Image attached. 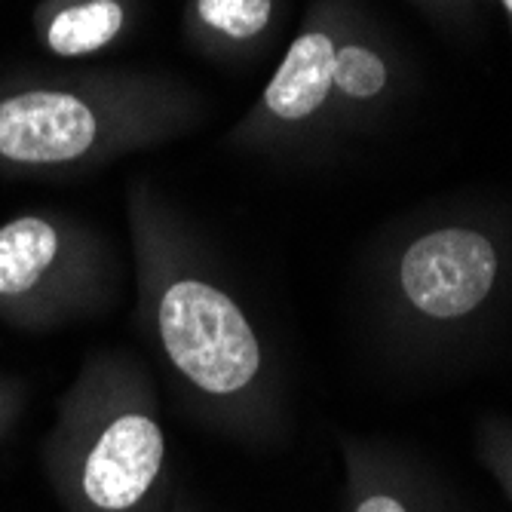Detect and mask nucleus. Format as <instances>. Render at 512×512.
I'll list each match as a JSON object with an SVG mask.
<instances>
[{"instance_id": "obj_8", "label": "nucleus", "mask_w": 512, "mask_h": 512, "mask_svg": "<svg viewBox=\"0 0 512 512\" xmlns=\"http://www.w3.org/2000/svg\"><path fill=\"white\" fill-rule=\"evenodd\" d=\"M142 0H37L31 31L40 50L59 62H86L129 40Z\"/></svg>"}, {"instance_id": "obj_12", "label": "nucleus", "mask_w": 512, "mask_h": 512, "mask_svg": "<svg viewBox=\"0 0 512 512\" xmlns=\"http://www.w3.org/2000/svg\"><path fill=\"white\" fill-rule=\"evenodd\" d=\"M172 512H194V506H191L188 500H178V503L172 506Z\"/></svg>"}, {"instance_id": "obj_7", "label": "nucleus", "mask_w": 512, "mask_h": 512, "mask_svg": "<svg viewBox=\"0 0 512 512\" xmlns=\"http://www.w3.org/2000/svg\"><path fill=\"white\" fill-rule=\"evenodd\" d=\"M283 22V0H184L181 37L212 65H255Z\"/></svg>"}, {"instance_id": "obj_15", "label": "nucleus", "mask_w": 512, "mask_h": 512, "mask_svg": "<svg viewBox=\"0 0 512 512\" xmlns=\"http://www.w3.org/2000/svg\"><path fill=\"white\" fill-rule=\"evenodd\" d=\"M509 479H512V467H509Z\"/></svg>"}, {"instance_id": "obj_10", "label": "nucleus", "mask_w": 512, "mask_h": 512, "mask_svg": "<svg viewBox=\"0 0 512 512\" xmlns=\"http://www.w3.org/2000/svg\"><path fill=\"white\" fill-rule=\"evenodd\" d=\"M28 399H31L28 381L10 375V371H0V445L19 427V421L28 411Z\"/></svg>"}, {"instance_id": "obj_2", "label": "nucleus", "mask_w": 512, "mask_h": 512, "mask_svg": "<svg viewBox=\"0 0 512 512\" xmlns=\"http://www.w3.org/2000/svg\"><path fill=\"white\" fill-rule=\"evenodd\" d=\"M203 120V92L166 71L13 68L0 74V178H83Z\"/></svg>"}, {"instance_id": "obj_1", "label": "nucleus", "mask_w": 512, "mask_h": 512, "mask_svg": "<svg viewBox=\"0 0 512 512\" xmlns=\"http://www.w3.org/2000/svg\"><path fill=\"white\" fill-rule=\"evenodd\" d=\"M126 227L138 329L203 424L270 445L283 402L270 350L197 227L154 181L132 178Z\"/></svg>"}, {"instance_id": "obj_14", "label": "nucleus", "mask_w": 512, "mask_h": 512, "mask_svg": "<svg viewBox=\"0 0 512 512\" xmlns=\"http://www.w3.org/2000/svg\"><path fill=\"white\" fill-rule=\"evenodd\" d=\"M430 4H439V7H451V4H457V0H430Z\"/></svg>"}, {"instance_id": "obj_4", "label": "nucleus", "mask_w": 512, "mask_h": 512, "mask_svg": "<svg viewBox=\"0 0 512 512\" xmlns=\"http://www.w3.org/2000/svg\"><path fill=\"white\" fill-rule=\"evenodd\" d=\"M117 298L108 240L62 209H25L0 224V322L22 335L105 316Z\"/></svg>"}, {"instance_id": "obj_3", "label": "nucleus", "mask_w": 512, "mask_h": 512, "mask_svg": "<svg viewBox=\"0 0 512 512\" xmlns=\"http://www.w3.org/2000/svg\"><path fill=\"white\" fill-rule=\"evenodd\" d=\"M62 512H163L169 439L148 365L129 350L86 353L40 442Z\"/></svg>"}, {"instance_id": "obj_13", "label": "nucleus", "mask_w": 512, "mask_h": 512, "mask_svg": "<svg viewBox=\"0 0 512 512\" xmlns=\"http://www.w3.org/2000/svg\"><path fill=\"white\" fill-rule=\"evenodd\" d=\"M500 4H503L506 16H509V22H512V0H500Z\"/></svg>"}, {"instance_id": "obj_9", "label": "nucleus", "mask_w": 512, "mask_h": 512, "mask_svg": "<svg viewBox=\"0 0 512 512\" xmlns=\"http://www.w3.org/2000/svg\"><path fill=\"white\" fill-rule=\"evenodd\" d=\"M393 86L390 59L375 43L362 34H350L344 28L338 53H335V77H332V114L329 120H347L356 114H368Z\"/></svg>"}, {"instance_id": "obj_5", "label": "nucleus", "mask_w": 512, "mask_h": 512, "mask_svg": "<svg viewBox=\"0 0 512 512\" xmlns=\"http://www.w3.org/2000/svg\"><path fill=\"white\" fill-rule=\"evenodd\" d=\"M344 34V10L335 0H313L283 62L252 108L227 129L224 145L252 157H289L329 126L335 53Z\"/></svg>"}, {"instance_id": "obj_11", "label": "nucleus", "mask_w": 512, "mask_h": 512, "mask_svg": "<svg viewBox=\"0 0 512 512\" xmlns=\"http://www.w3.org/2000/svg\"><path fill=\"white\" fill-rule=\"evenodd\" d=\"M365 479V476H362ZM350 512H414L393 488L381 485V482H371L368 479L362 482L356 500H353V509Z\"/></svg>"}, {"instance_id": "obj_6", "label": "nucleus", "mask_w": 512, "mask_h": 512, "mask_svg": "<svg viewBox=\"0 0 512 512\" xmlns=\"http://www.w3.org/2000/svg\"><path fill=\"white\" fill-rule=\"evenodd\" d=\"M500 279V252L479 227L424 230L396 255L393 289L402 307L427 325H457L479 313Z\"/></svg>"}]
</instances>
